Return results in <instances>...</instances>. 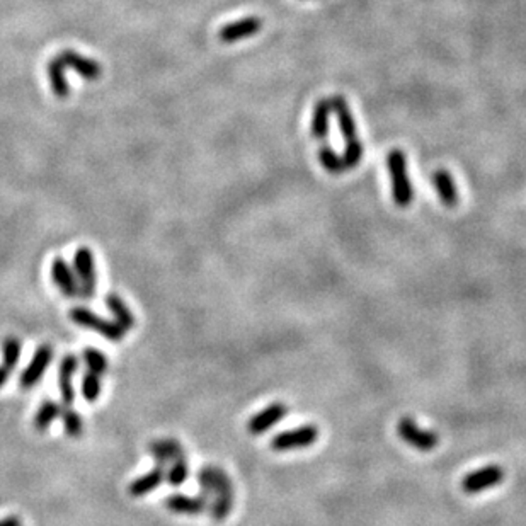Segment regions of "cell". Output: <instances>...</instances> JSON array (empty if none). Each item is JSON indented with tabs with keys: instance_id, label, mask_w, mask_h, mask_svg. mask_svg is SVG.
<instances>
[{
	"instance_id": "6da1fadb",
	"label": "cell",
	"mask_w": 526,
	"mask_h": 526,
	"mask_svg": "<svg viewBox=\"0 0 526 526\" xmlns=\"http://www.w3.org/2000/svg\"><path fill=\"white\" fill-rule=\"evenodd\" d=\"M331 105L332 111H334L337 118V125H339V129L344 138V165H346V169H356L363 158V145L358 138V128L356 121H354V114L343 96H332Z\"/></svg>"
},
{
	"instance_id": "7a4b0ae2",
	"label": "cell",
	"mask_w": 526,
	"mask_h": 526,
	"mask_svg": "<svg viewBox=\"0 0 526 526\" xmlns=\"http://www.w3.org/2000/svg\"><path fill=\"white\" fill-rule=\"evenodd\" d=\"M387 170L392 184V198L399 208H409L414 199L412 183L407 167V155L400 148H394L387 154Z\"/></svg>"
},
{
	"instance_id": "3957f363",
	"label": "cell",
	"mask_w": 526,
	"mask_h": 526,
	"mask_svg": "<svg viewBox=\"0 0 526 526\" xmlns=\"http://www.w3.org/2000/svg\"><path fill=\"white\" fill-rule=\"evenodd\" d=\"M69 317L73 324L80 325V327L84 329H89V331L98 332V334L106 337L111 343H121L125 337V332H127L114 320L102 318L101 316L92 312V310L85 309V307H73V309L70 310Z\"/></svg>"
},
{
	"instance_id": "277c9868",
	"label": "cell",
	"mask_w": 526,
	"mask_h": 526,
	"mask_svg": "<svg viewBox=\"0 0 526 526\" xmlns=\"http://www.w3.org/2000/svg\"><path fill=\"white\" fill-rule=\"evenodd\" d=\"M73 271L79 281L80 298L92 300L98 291V273H96L94 253L89 247H79L73 255Z\"/></svg>"
},
{
	"instance_id": "5b68a950",
	"label": "cell",
	"mask_w": 526,
	"mask_h": 526,
	"mask_svg": "<svg viewBox=\"0 0 526 526\" xmlns=\"http://www.w3.org/2000/svg\"><path fill=\"white\" fill-rule=\"evenodd\" d=\"M397 435L403 443L412 446L414 450L428 453L433 451L439 443V436L431 429H424L417 424L412 417L403 416L397 422Z\"/></svg>"
},
{
	"instance_id": "8992f818",
	"label": "cell",
	"mask_w": 526,
	"mask_h": 526,
	"mask_svg": "<svg viewBox=\"0 0 526 526\" xmlns=\"http://www.w3.org/2000/svg\"><path fill=\"white\" fill-rule=\"evenodd\" d=\"M318 439V428L314 424L298 426V428L287 429L271 439V448L274 451H293L305 450L312 446Z\"/></svg>"
},
{
	"instance_id": "52a82bcc",
	"label": "cell",
	"mask_w": 526,
	"mask_h": 526,
	"mask_svg": "<svg viewBox=\"0 0 526 526\" xmlns=\"http://www.w3.org/2000/svg\"><path fill=\"white\" fill-rule=\"evenodd\" d=\"M506 472L499 465H485L480 469L469 472L462 479V491L465 494H479V492L489 491L505 480Z\"/></svg>"
},
{
	"instance_id": "ba28073f",
	"label": "cell",
	"mask_w": 526,
	"mask_h": 526,
	"mask_svg": "<svg viewBox=\"0 0 526 526\" xmlns=\"http://www.w3.org/2000/svg\"><path fill=\"white\" fill-rule=\"evenodd\" d=\"M196 480L201 485L203 494L208 496L210 499H213V496L233 492L232 479L224 469H220V466H203V469H199L198 473H196Z\"/></svg>"
},
{
	"instance_id": "9c48e42d",
	"label": "cell",
	"mask_w": 526,
	"mask_h": 526,
	"mask_svg": "<svg viewBox=\"0 0 526 526\" xmlns=\"http://www.w3.org/2000/svg\"><path fill=\"white\" fill-rule=\"evenodd\" d=\"M51 359H53V347L50 344H42V346L36 347L35 356H33L29 365L22 370L19 385L24 390H29L35 385H38L42 381L44 372L50 366Z\"/></svg>"
},
{
	"instance_id": "30bf717a",
	"label": "cell",
	"mask_w": 526,
	"mask_h": 526,
	"mask_svg": "<svg viewBox=\"0 0 526 526\" xmlns=\"http://www.w3.org/2000/svg\"><path fill=\"white\" fill-rule=\"evenodd\" d=\"M288 406L283 402H273L257 414H254L247 422V431L253 436H261L266 431L273 429L278 422H281L288 416Z\"/></svg>"
},
{
	"instance_id": "8fae6325",
	"label": "cell",
	"mask_w": 526,
	"mask_h": 526,
	"mask_svg": "<svg viewBox=\"0 0 526 526\" xmlns=\"http://www.w3.org/2000/svg\"><path fill=\"white\" fill-rule=\"evenodd\" d=\"M262 29V19L259 17L249 16L242 17L239 21L228 22V24L221 26L218 29V39L225 44H232L237 42H242V39L251 38V36L257 35Z\"/></svg>"
},
{
	"instance_id": "7c38bea8",
	"label": "cell",
	"mask_w": 526,
	"mask_h": 526,
	"mask_svg": "<svg viewBox=\"0 0 526 526\" xmlns=\"http://www.w3.org/2000/svg\"><path fill=\"white\" fill-rule=\"evenodd\" d=\"M66 69H72L73 72L79 73L84 80L87 82H96V80L101 79L102 75V66L98 60H92V58L84 57L79 51L75 50H62V53L58 55Z\"/></svg>"
},
{
	"instance_id": "4fadbf2b",
	"label": "cell",
	"mask_w": 526,
	"mask_h": 526,
	"mask_svg": "<svg viewBox=\"0 0 526 526\" xmlns=\"http://www.w3.org/2000/svg\"><path fill=\"white\" fill-rule=\"evenodd\" d=\"M211 499L201 492L199 496H184L172 494L165 498V507L176 514H186V516H199L210 507Z\"/></svg>"
},
{
	"instance_id": "5bb4252c",
	"label": "cell",
	"mask_w": 526,
	"mask_h": 526,
	"mask_svg": "<svg viewBox=\"0 0 526 526\" xmlns=\"http://www.w3.org/2000/svg\"><path fill=\"white\" fill-rule=\"evenodd\" d=\"M51 278L55 284L65 298H79V281H77L75 271L70 268L69 262L64 257H55L51 262Z\"/></svg>"
},
{
	"instance_id": "9a60e30c",
	"label": "cell",
	"mask_w": 526,
	"mask_h": 526,
	"mask_svg": "<svg viewBox=\"0 0 526 526\" xmlns=\"http://www.w3.org/2000/svg\"><path fill=\"white\" fill-rule=\"evenodd\" d=\"M79 370V358L75 354H65L58 366V387H60L62 406H72L75 400V390L72 385V377Z\"/></svg>"
},
{
	"instance_id": "2e32d148",
	"label": "cell",
	"mask_w": 526,
	"mask_h": 526,
	"mask_svg": "<svg viewBox=\"0 0 526 526\" xmlns=\"http://www.w3.org/2000/svg\"><path fill=\"white\" fill-rule=\"evenodd\" d=\"M431 183L435 186L436 194H438L439 201L446 208H455L460 203V196H458L457 184H455L453 177H451L450 170L446 169H436L431 174Z\"/></svg>"
},
{
	"instance_id": "e0dca14e",
	"label": "cell",
	"mask_w": 526,
	"mask_h": 526,
	"mask_svg": "<svg viewBox=\"0 0 526 526\" xmlns=\"http://www.w3.org/2000/svg\"><path fill=\"white\" fill-rule=\"evenodd\" d=\"M148 451H150L152 457L155 458L157 465L162 466H167L170 463L186 458V451H184L183 444L172 438L157 439V442L150 443Z\"/></svg>"
},
{
	"instance_id": "ac0fdd59",
	"label": "cell",
	"mask_w": 526,
	"mask_h": 526,
	"mask_svg": "<svg viewBox=\"0 0 526 526\" xmlns=\"http://www.w3.org/2000/svg\"><path fill=\"white\" fill-rule=\"evenodd\" d=\"M332 105L331 99H318L314 106L312 121H310V135L317 142H325L329 135V121H331Z\"/></svg>"
},
{
	"instance_id": "d6986e66",
	"label": "cell",
	"mask_w": 526,
	"mask_h": 526,
	"mask_svg": "<svg viewBox=\"0 0 526 526\" xmlns=\"http://www.w3.org/2000/svg\"><path fill=\"white\" fill-rule=\"evenodd\" d=\"M165 473H167L165 466L157 465L148 473H143L142 477L133 480V482L128 485V494L133 496V498H143V496L150 494V492H154L158 485L164 482Z\"/></svg>"
},
{
	"instance_id": "ffe728a7",
	"label": "cell",
	"mask_w": 526,
	"mask_h": 526,
	"mask_svg": "<svg viewBox=\"0 0 526 526\" xmlns=\"http://www.w3.org/2000/svg\"><path fill=\"white\" fill-rule=\"evenodd\" d=\"M46 75H48V82H50L51 91L53 94L57 96L58 99H65L69 98L70 94V84L69 79H66V66L64 65V62L60 58H51L46 65Z\"/></svg>"
},
{
	"instance_id": "44dd1931",
	"label": "cell",
	"mask_w": 526,
	"mask_h": 526,
	"mask_svg": "<svg viewBox=\"0 0 526 526\" xmlns=\"http://www.w3.org/2000/svg\"><path fill=\"white\" fill-rule=\"evenodd\" d=\"M105 305L107 307V310L113 314L114 322H116V324H120L121 327L125 329V331H129V329L135 327L136 318H135V316H133L132 310L128 309V305L123 302V298H121L120 295H116V293L106 295Z\"/></svg>"
},
{
	"instance_id": "7402d4cb",
	"label": "cell",
	"mask_w": 526,
	"mask_h": 526,
	"mask_svg": "<svg viewBox=\"0 0 526 526\" xmlns=\"http://www.w3.org/2000/svg\"><path fill=\"white\" fill-rule=\"evenodd\" d=\"M62 414V403L55 402V400H46V402L42 403V407L38 409V412L35 414V428L38 431H46L48 428L51 426V422L55 419H58Z\"/></svg>"
},
{
	"instance_id": "603a6c76",
	"label": "cell",
	"mask_w": 526,
	"mask_h": 526,
	"mask_svg": "<svg viewBox=\"0 0 526 526\" xmlns=\"http://www.w3.org/2000/svg\"><path fill=\"white\" fill-rule=\"evenodd\" d=\"M233 499H235V494H233V492L213 496V499H211L210 507H208L211 520L217 521V523H221V521L227 520L233 509Z\"/></svg>"
},
{
	"instance_id": "cb8c5ba5",
	"label": "cell",
	"mask_w": 526,
	"mask_h": 526,
	"mask_svg": "<svg viewBox=\"0 0 526 526\" xmlns=\"http://www.w3.org/2000/svg\"><path fill=\"white\" fill-rule=\"evenodd\" d=\"M317 157L322 167L327 170V172H331L332 176H339V174H343L344 170H347L346 165H344L343 155H337L329 145L318 147Z\"/></svg>"
},
{
	"instance_id": "d4e9b609",
	"label": "cell",
	"mask_w": 526,
	"mask_h": 526,
	"mask_svg": "<svg viewBox=\"0 0 526 526\" xmlns=\"http://www.w3.org/2000/svg\"><path fill=\"white\" fill-rule=\"evenodd\" d=\"M22 351V344L17 337L10 336L6 337V341L2 343V365L3 368L9 370L10 373L16 370L17 363H19Z\"/></svg>"
},
{
	"instance_id": "484cf974",
	"label": "cell",
	"mask_w": 526,
	"mask_h": 526,
	"mask_svg": "<svg viewBox=\"0 0 526 526\" xmlns=\"http://www.w3.org/2000/svg\"><path fill=\"white\" fill-rule=\"evenodd\" d=\"M62 422H64V429L65 435L69 438H80L84 431V421L82 416H80L77 410H73L70 406H64L62 407Z\"/></svg>"
},
{
	"instance_id": "4316f807",
	"label": "cell",
	"mask_w": 526,
	"mask_h": 526,
	"mask_svg": "<svg viewBox=\"0 0 526 526\" xmlns=\"http://www.w3.org/2000/svg\"><path fill=\"white\" fill-rule=\"evenodd\" d=\"M84 363L87 365L89 372L96 373V375L102 377L106 375L107 370H109V359L102 351L96 350V347H85L82 353Z\"/></svg>"
},
{
	"instance_id": "83f0119b",
	"label": "cell",
	"mask_w": 526,
	"mask_h": 526,
	"mask_svg": "<svg viewBox=\"0 0 526 526\" xmlns=\"http://www.w3.org/2000/svg\"><path fill=\"white\" fill-rule=\"evenodd\" d=\"M188 477H190V463H188L186 458L170 463V469L167 470V473H165V480H167L172 487L183 485L188 480Z\"/></svg>"
},
{
	"instance_id": "f1b7e54d",
	"label": "cell",
	"mask_w": 526,
	"mask_h": 526,
	"mask_svg": "<svg viewBox=\"0 0 526 526\" xmlns=\"http://www.w3.org/2000/svg\"><path fill=\"white\" fill-rule=\"evenodd\" d=\"M101 377L96 375V373L87 372L82 377V395L87 402H96L101 395Z\"/></svg>"
},
{
	"instance_id": "f546056e",
	"label": "cell",
	"mask_w": 526,
	"mask_h": 526,
	"mask_svg": "<svg viewBox=\"0 0 526 526\" xmlns=\"http://www.w3.org/2000/svg\"><path fill=\"white\" fill-rule=\"evenodd\" d=\"M0 526H21V520L17 516H7L0 520Z\"/></svg>"
},
{
	"instance_id": "4dcf8cb0",
	"label": "cell",
	"mask_w": 526,
	"mask_h": 526,
	"mask_svg": "<svg viewBox=\"0 0 526 526\" xmlns=\"http://www.w3.org/2000/svg\"><path fill=\"white\" fill-rule=\"evenodd\" d=\"M9 375H10L9 370L3 368V366H0V388H2L3 385L7 383V380H9Z\"/></svg>"
}]
</instances>
